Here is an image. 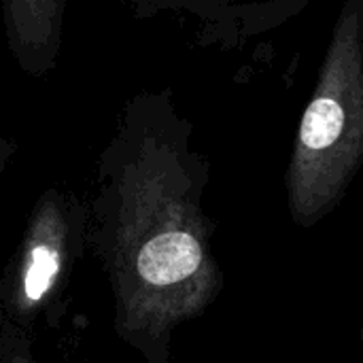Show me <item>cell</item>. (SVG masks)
<instances>
[{"instance_id":"6da1fadb","label":"cell","mask_w":363,"mask_h":363,"mask_svg":"<svg viewBox=\"0 0 363 363\" xmlns=\"http://www.w3.org/2000/svg\"><path fill=\"white\" fill-rule=\"evenodd\" d=\"M208 181L211 162L170 96L132 98L98 160L89 251L113 294V330L145 363H170L174 332L223 291Z\"/></svg>"},{"instance_id":"7a4b0ae2","label":"cell","mask_w":363,"mask_h":363,"mask_svg":"<svg viewBox=\"0 0 363 363\" xmlns=\"http://www.w3.org/2000/svg\"><path fill=\"white\" fill-rule=\"evenodd\" d=\"M362 164L363 0H347L289 157L285 189L291 221L304 230L323 221Z\"/></svg>"},{"instance_id":"3957f363","label":"cell","mask_w":363,"mask_h":363,"mask_svg":"<svg viewBox=\"0 0 363 363\" xmlns=\"http://www.w3.org/2000/svg\"><path fill=\"white\" fill-rule=\"evenodd\" d=\"M85 251H89V200L70 189H45L2 272L0 319L30 334L38 323L57 330Z\"/></svg>"},{"instance_id":"277c9868","label":"cell","mask_w":363,"mask_h":363,"mask_svg":"<svg viewBox=\"0 0 363 363\" xmlns=\"http://www.w3.org/2000/svg\"><path fill=\"white\" fill-rule=\"evenodd\" d=\"M11 53L26 72L55 66L66 0H2Z\"/></svg>"},{"instance_id":"5b68a950","label":"cell","mask_w":363,"mask_h":363,"mask_svg":"<svg viewBox=\"0 0 363 363\" xmlns=\"http://www.w3.org/2000/svg\"><path fill=\"white\" fill-rule=\"evenodd\" d=\"M0 363H47L34 353V334L0 319Z\"/></svg>"},{"instance_id":"8992f818","label":"cell","mask_w":363,"mask_h":363,"mask_svg":"<svg viewBox=\"0 0 363 363\" xmlns=\"http://www.w3.org/2000/svg\"><path fill=\"white\" fill-rule=\"evenodd\" d=\"M128 2H132L134 11H138L140 15L151 13V11L155 13L162 9H187L196 15L211 17L215 15V11H221L223 2H230V0H128Z\"/></svg>"},{"instance_id":"52a82bcc","label":"cell","mask_w":363,"mask_h":363,"mask_svg":"<svg viewBox=\"0 0 363 363\" xmlns=\"http://www.w3.org/2000/svg\"><path fill=\"white\" fill-rule=\"evenodd\" d=\"M359 342H362V345H363V328H362V330H359Z\"/></svg>"}]
</instances>
